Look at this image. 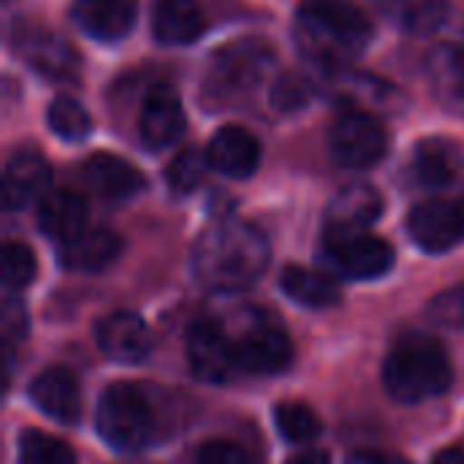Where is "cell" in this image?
Masks as SVG:
<instances>
[{
	"label": "cell",
	"instance_id": "cell-1",
	"mask_svg": "<svg viewBox=\"0 0 464 464\" xmlns=\"http://www.w3.org/2000/svg\"><path fill=\"white\" fill-rule=\"evenodd\" d=\"M269 256V242L253 223L220 220L198 237L193 269L207 288L234 294L261 280Z\"/></svg>",
	"mask_w": 464,
	"mask_h": 464
},
{
	"label": "cell",
	"instance_id": "cell-2",
	"mask_svg": "<svg viewBox=\"0 0 464 464\" xmlns=\"http://www.w3.org/2000/svg\"><path fill=\"white\" fill-rule=\"evenodd\" d=\"M302 52L324 65L356 57L372 38L370 16L351 0H307L296 24Z\"/></svg>",
	"mask_w": 464,
	"mask_h": 464
},
{
	"label": "cell",
	"instance_id": "cell-3",
	"mask_svg": "<svg viewBox=\"0 0 464 464\" xmlns=\"http://www.w3.org/2000/svg\"><path fill=\"white\" fill-rule=\"evenodd\" d=\"M454 370L440 340L430 334H405L383 364L386 392L405 405L424 402L451 386Z\"/></svg>",
	"mask_w": 464,
	"mask_h": 464
},
{
	"label": "cell",
	"instance_id": "cell-4",
	"mask_svg": "<svg viewBox=\"0 0 464 464\" xmlns=\"http://www.w3.org/2000/svg\"><path fill=\"white\" fill-rule=\"evenodd\" d=\"M101 438L117 451H139L152 432V413L144 394L130 383H111L103 389L95 411Z\"/></svg>",
	"mask_w": 464,
	"mask_h": 464
},
{
	"label": "cell",
	"instance_id": "cell-5",
	"mask_svg": "<svg viewBox=\"0 0 464 464\" xmlns=\"http://www.w3.org/2000/svg\"><path fill=\"white\" fill-rule=\"evenodd\" d=\"M386 128L367 111L348 109L329 128V152L345 169L375 166L386 155Z\"/></svg>",
	"mask_w": 464,
	"mask_h": 464
},
{
	"label": "cell",
	"instance_id": "cell-6",
	"mask_svg": "<svg viewBox=\"0 0 464 464\" xmlns=\"http://www.w3.org/2000/svg\"><path fill=\"white\" fill-rule=\"evenodd\" d=\"M326 264L348 280H375L394 266V247L372 234L326 237Z\"/></svg>",
	"mask_w": 464,
	"mask_h": 464
},
{
	"label": "cell",
	"instance_id": "cell-7",
	"mask_svg": "<svg viewBox=\"0 0 464 464\" xmlns=\"http://www.w3.org/2000/svg\"><path fill=\"white\" fill-rule=\"evenodd\" d=\"M294 359V345L288 334L275 324H258L234 340V362L242 372L275 375L285 370Z\"/></svg>",
	"mask_w": 464,
	"mask_h": 464
},
{
	"label": "cell",
	"instance_id": "cell-8",
	"mask_svg": "<svg viewBox=\"0 0 464 464\" xmlns=\"http://www.w3.org/2000/svg\"><path fill=\"white\" fill-rule=\"evenodd\" d=\"M275 65V52L266 41L237 38L215 54V71L223 84L245 90L266 79Z\"/></svg>",
	"mask_w": 464,
	"mask_h": 464
},
{
	"label": "cell",
	"instance_id": "cell-9",
	"mask_svg": "<svg viewBox=\"0 0 464 464\" xmlns=\"http://www.w3.org/2000/svg\"><path fill=\"white\" fill-rule=\"evenodd\" d=\"M185 130V111L179 95L169 84H155L139 111V136L150 150L171 147Z\"/></svg>",
	"mask_w": 464,
	"mask_h": 464
},
{
	"label": "cell",
	"instance_id": "cell-10",
	"mask_svg": "<svg viewBox=\"0 0 464 464\" xmlns=\"http://www.w3.org/2000/svg\"><path fill=\"white\" fill-rule=\"evenodd\" d=\"M383 215V196L364 182L343 188L326 212V237L367 234V228Z\"/></svg>",
	"mask_w": 464,
	"mask_h": 464
},
{
	"label": "cell",
	"instance_id": "cell-11",
	"mask_svg": "<svg viewBox=\"0 0 464 464\" xmlns=\"http://www.w3.org/2000/svg\"><path fill=\"white\" fill-rule=\"evenodd\" d=\"M188 362L201 381L223 383L231 375V370H237L234 340H228L218 324L198 321L188 332Z\"/></svg>",
	"mask_w": 464,
	"mask_h": 464
},
{
	"label": "cell",
	"instance_id": "cell-12",
	"mask_svg": "<svg viewBox=\"0 0 464 464\" xmlns=\"http://www.w3.org/2000/svg\"><path fill=\"white\" fill-rule=\"evenodd\" d=\"M408 228L421 250L446 253L464 237L459 204H449L440 198L424 201V204L413 207V212L408 218Z\"/></svg>",
	"mask_w": 464,
	"mask_h": 464
},
{
	"label": "cell",
	"instance_id": "cell-13",
	"mask_svg": "<svg viewBox=\"0 0 464 464\" xmlns=\"http://www.w3.org/2000/svg\"><path fill=\"white\" fill-rule=\"evenodd\" d=\"M52 182V169L44 155L33 150L16 152L3 171V207L24 209L33 201H44V193Z\"/></svg>",
	"mask_w": 464,
	"mask_h": 464
},
{
	"label": "cell",
	"instance_id": "cell-14",
	"mask_svg": "<svg viewBox=\"0 0 464 464\" xmlns=\"http://www.w3.org/2000/svg\"><path fill=\"white\" fill-rule=\"evenodd\" d=\"M98 345L103 351V356H109L111 362L120 364H136L150 353L152 337L147 324L136 315V313H111L106 315L98 329H95Z\"/></svg>",
	"mask_w": 464,
	"mask_h": 464
},
{
	"label": "cell",
	"instance_id": "cell-15",
	"mask_svg": "<svg viewBox=\"0 0 464 464\" xmlns=\"http://www.w3.org/2000/svg\"><path fill=\"white\" fill-rule=\"evenodd\" d=\"M33 405L60 424H76L82 419V392L76 378L63 367L38 372L30 383Z\"/></svg>",
	"mask_w": 464,
	"mask_h": 464
},
{
	"label": "cell",
	"instance_id": "cell-16",
	"mask_svg": "<svg viewBox=\"0 0 464 464\" xmlns=\"http://www.w3.org/2000/svg\"><path fill=\"white\" fill-rule=\"evenodd\" d=\"M207 155L212 169H218L220 174L231 179H245L261 163V144L242 125H226L212 136Z\"/></svg>",
	"mask_w": 464,
	"mask_h": 464
},
{
	"label": "cell",
	"instance_id": "cell-17",
	"mask_svg": "<svg viewBox=\"0 0 464 464\" xmlns=\"http://www.w3.org/2000/svg\"><path fill=\"white\" fill-rule=\"evenodd\" d=\"M22 52H24L27 63L44 76L71 79L79 71V54H76L73 44L54 30H46V27L24 30Z\"/></svg>",
	"mask_w": 464,
	"mask_h": 464
},
{
	"label": "cell",
	"instance_id": "cell-18",
	"mask_svg": "<svg viewBox=\"0 0 464 464\" xmlns=\"http://www.w3.org/2000/svg\"><path fill=\"white\" fill-rule=\"evenodd\" d=\"M136 11V0H76L73 19L87 35L98 41H117L130 33Z\"/></svg>",
	"mask_w": 464,
	"mask_h": 464
},
{
	"label": "cell",
	"instance_id": "cell-19",
	"mask_svg": "<svg viewBox=\"0 0 464 464\" xmlns=\"http://www.w3.org/2000/svg\"><path fill=\"white\" fill-rule=\"evenodd\" d=\"M84 182L101 196V198H130L144 190V174L130 166L128 160L109 155V152H95L87 158L84 169Z\"/></svg>",
	"mask_w": 464,
	"mask_h": 464
},
{
	"label": "cell",
	"instance_id": "cell-20",
	"mask_svg": "<svg viewBox=\"0 0 464 464\" xmlns=\"http://www.w3.org/2000/svg\"><path fill=\"white\" fill-rule=\"evenodd\" d=\"M38 226L41 231L65 245L87 231V204L73 190H54L46 193L38 207Z\"/></svg>",
	"mask_w": 464,
	"mask_h": 464
},
{
	"label": "cell",
	"instance_id": "cell-21",
	"mask_svg": "<svg viewBox=\"0 0 464 464\" xmlns=\"http://www.w3.org/2000/svg\"><path fill=\"white\" fill-rule=\"evenodd\" d=\"M122 253V239L109 228H87L76 239L60 245V264L71 272H101Z\"/></svg>",
	"mask_w": 464,
	"mask_h": 464
},
{
	"label": "cell",
	"instance_id": "cell-22",
	"mask_svg": "<svg viewBox=\"0 0 464 464\" xmlns=\"http://www.w3.org/2000/svg\"><path fill=\"white\" fill-rule=\"evenodd\" d=\"M462 147L457 141H451V139L432 136V139H424L416 147L413 171H416L419 182L427 185V188H446V185H451L462 174Z\"/></svg>",
	"mask_w": 464,
	"mask_h": 464
},
{
	"label": "cell",
	"instance_id": "cell-23",
	"mask_svg": "<svg viewBox=\"0 0 464 464\" xmlns=\"http://www.w3.org/2000/svg\"><path fill=\"white\" fill-rule=\"evenodd\" d=\"M152 33L160 44H190L204 33V14L196 0H158Z\"/></svg>",
	"mask_w": 464,
	"mask_h": 464
},
{
	"label": "cell",
	"instance_id": "cell-24",
	"mask_svg": "<svg viewBox=\"0 0 464 464\" xmlns=\"http://www.w3.org/2000/svg\"><path fill=\"white\" fill-rule=\"evenodd\" d=\"M280 285L288 299L313 310L334 307L343 299V291L334 277L315 272V269H304V266H288L280 277Z\"/></svg>",
	"mask_w": 464,
	"mask_h": 464
},
{
	"label": "cell",
	"instance_id": "cell-25",
	"mask_svg": "<svg viewBox=\"0 0 464 464\" xmlns=\"http://www.w3.org/2000/svg\"><path fill=\"white\" fill-rule=\"evenodd\" d=\"M275 424L277 432L291 443H310L321 435V419L318 413L304 402H283L275 408Z\"/></svg>",
	"mask_w": 464,
	"mask_h": 464
},
{
	"label": "cell",
	"instance_id": "cell-26",
	"mask_svg": "<svg viewBox=\"0 0 464 464\" xmlns=\"http://www.w3.org/2000/svg\"><path fill=\"white\" fill-rule=\"evenodd\" d=\"M19 459L22 464H76V454L60 438L27 430L19 438Z\"/></svg>",
	"mask_w": 464,
	"mask_h": 464
},
{
	"label": "cell",
	"instance_id": "cell-27",
	"mask_svg": "<svg viewBox=\"0 0 464 464\" xmlns=\"http://www.w3.org/2000/svg\"><path fill=\"white\" fill-rule=\"evenodd\" d=\"M46 120H49V128L65 141H82L90 136V128H92V120L84 111V106L68 95H60L49 103Z\"/></svg>",
	"mask_w": 464,
	"mask_h": 464
},
{
	"label": "cell",
	"instance_id": "cell-28",
	"mask_svg": "<svg viewBox=\"0 0 464 464\" xmlns=\"http://www.w3.org/2000/svg\"><path fill=\"white\" fill-rule=\"evenodd\" d=\"M209 166H212V163H209V155H207V152H201V150H196V147H188V150H182V152L169 163V169H166V182H169V188H171L174 193L188 196V193H193V190L204 182Z\"/></svg>",
	"mask_w": 464,
	"mask_h": 464
},
{
	"label": "cell",
	"instance_id": "cell-29",
	"mask_svg": "<svg viewBox=\"0 0 464 464\" xmlns=\"http://www.w3.org/2000/svg\"><path fill=\"white\" fill-rule=\"evenodd\" d=\"M38 261L35 253L24 242H5L0 258V277L8 291H22L35 280Z\"/></svg>",
	"mask_w": 464,
	"mask_h": 464
},
{
	"label": "cell",
	"instance_id": "cell-30",
	"mask_svg": "<svg viewBox=\"0 0 464 464\" xmlns=\"http://www.w3.org/2000/svg\"><path fill=\"white\" fill-rule=\"evenodd\" d=\"M427 318L446 329H464V283L440 291L427 304Z\"/></svg>",
	"mask_w": 464,
	"mask_h": 464
},
{
	"label": "cell",
	"instance_id": "cell-31",
	"mask_svg": "<svg viewBox=\"0 0 464 464\" xmlns=\"http://www.w3.org/2000/svg\"><path fill=\"white\" fill-rule=\"evenodd\" d=\"M310 95H313V84L299 73H285L272 87V103L280 111H294V109L307 106Z\"/></svg>",
	"mask_w": 464,
	"mask_h": 464
},
{
	"label": "cell",
	"instance_id": "cell-32",
	"mask_svg": "<svg viewBox=\"0 0 464 464\" xmlns=\"http://www.w3.org/2000/svg\"><path fill=\"white\" fill-rule=\"evenodd\" d=\"M405 24L416 33H430L446 19V0H408Z\"/></svg>",
	"mask_w": 464,
	"mask_h": 464
},
{
	"label": "cell",
	"instance_id": "cell-33",
	"mask_svg": "<svg viewBox=\"0 0 464 464\" xmlns=\"http://www.w3.org/2000/svg\"><path fill=\"white\" fill-rule=\"evenodd\" d=\"M198 464H256V459L231 440H209L198 449Z\"/></svg>",
	"mask_w": 464,
	"mask_h": 464
},
{
	"label": "cell",
	"instance_id": "cell-34",
	"mask_svg": "<svg viewBox=\"0 0 464 464\" xmlns=\"http://www.w3.org/2000/svg\"><path fill=\"white\" fill-rule=\"evenodd\" d=\"M0 329H3V337H5L8 343L22 340V337L27 334V313H24V304H22L19 299H5Z\"/></svg>",
	"mask_w": 464,
	"mask_h": 464
},
{
	"label": "cell",
	"instance_id": "cell-35",
	"mask_svg": "<svg viewBox=\"0 0 464 464\" xmlns=\"http://www.w3.org/2000/svg\"><path fill=\"white\" fill-rule=\"evenodd\" d=\"M359 464H411L400 454H386V451H364L359 454Z\"/></svg>",
	"mask_w": 464,
	"mask_h": 464
},
{
	"label": "cell",
	"instance_id": "cell-36",
	"mask_svg": "<svg viewBox=\"0 0 464 464\" xmlns=\"http://www.w3.org/2000/svg\"><path fill=\"white\" fill-rule=\"evenodd\" d=\"M288 464H329V454H326V451H318V449H310V451H304V454L291 457Z\"/></svg>",
	"mask_w": 464,
	"mask_h": 464
},
{
	"label": "cell",
	"instance_id": "cell-37",
	"mask_svg": "<svg viewBox=\"0 0 464 464\" xmlns=\"http://www.w3.org/2000/svg\"><path fill=\"white\" fill-rule=\"evenodd\" d=\"M432 464H464V449L454 446V449H443L435 454Z\"/></svg>",
	"mask_w": 464,
	"mask_h": 464
},
{
	"label": "cell",
	"instance_id": "cell-38",
	"mask_svg": "<svg viewBox=\"0 0 464 464\" xmlns=\"http://www.w3.org/2000/svg\"><path fill=\"white\" fill-rule=\"evenodd\" d=\"M451 57H454V65H457V68H459V71L464 73V38L459 41V44H457V46H454Z\"/></svg>",
	"mask_w": 464,
	"mask_h": 464
},
{
	"label": "cell",
	"instance_id": "cell-39",
	"mask_svg": "<svg viewBox=\"0 0 464 464\" xmlns=\"http://www.w3.org/2000/svg\"><path fill=\"white\" fill-rule=\"evenodd\" d=\"M459 212H462V226H464V198H462V204H459Z\"/></svg>",
	"mask_w": 464,
	"mask_h": 464
}]
</instances>
